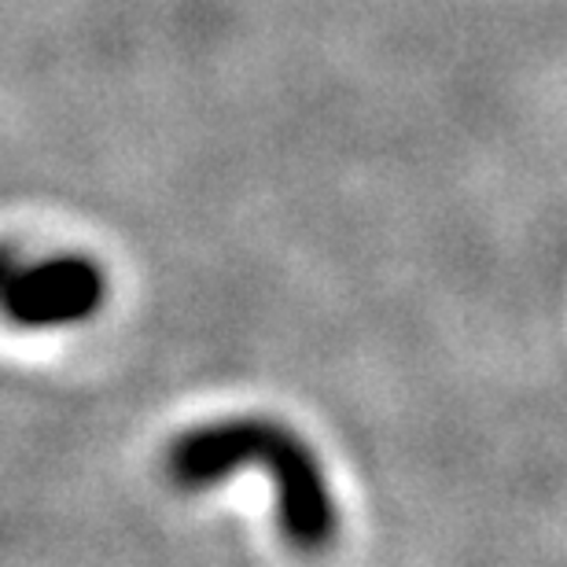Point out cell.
<instances>
[{"mask_svg":"<svg viewBox=\"0 0 567 567\" xmlns=\"http://www.w3.org/2000/svg\"><path fill=\"white\" fill-rule=\"evenodd\" d=\"M236 464H266L280 483V527L295 546H321L336 527L332 502L324 494L313 457L284 427L244 421L203 427L177 439L169 450V472L185 486H207Z\"/></svg>","mask_w":567,"mask_h":567,"instance_id":"cell-1","label":"cell"},{"mask_svg":"<svg viewBox=\"0 0 567 567\" xmlns=\"http://www.w3.org/2000/svg\"><path fill=\"white\" fill-rule=\"evenodd\" d=\"M104 299V277L85 258H52V262L16 269L0 288V302L11 321L44 328L71 324L89 317Z\"/></svg>","mask_w":567,"mask_h":567,"instance_id":"cell-2","label":"cell"},{"mask_svg":"<svg viewBox=\"0 0 567 567\" xmlns=\"http://www.w3.org/2000/svg\"><path fill=\"white\" fill-rule=\"evenodd\" d=\"M11 274H16V258H11L8 251H0V288H4Z\"/></svg>","mask_w":567,"mask_h":567,"instance_id":"cell-3","label":"cell"}]
</instances>
